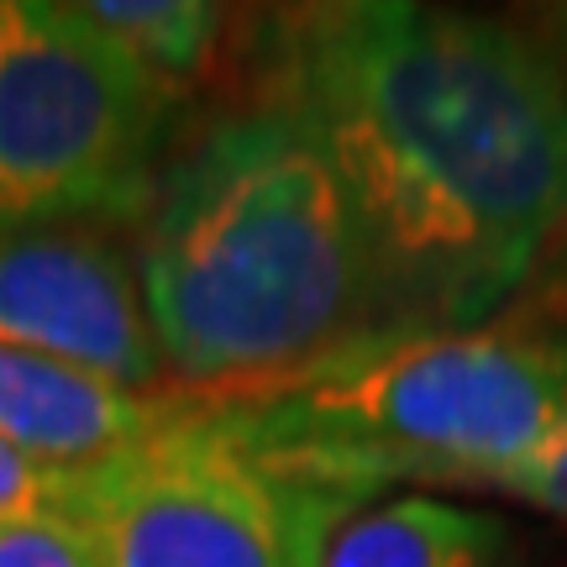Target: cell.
<instances>
[{
	"label": "cell",
	"instance_id": "cell-4",
	"mask_svg": "<svg viewBox=\"0 0 567 567\" xmlns=\"http://www.w3.org/2000/svg\"><path fill=\"white\" fill-rule=\"evenodd\" d=\"M179 101L80 0H11L0 48V226L137 221Z\"/></svg>",
	"mask_w": 567,
	"mask_h": 567
},
{
	"label": "cell",
	"instance_id": "cell-6",
	"mask_svg": "<svg viewBox=\"0 0 567 567\" xmlns=\"http://www.w3.org/2000/svg\"><path fill=\"white\" fill-rule=\"evenodd\" d=\"M0 347L38 352L132 394H174L116 226H0Z\"/></svg>",
	"mask_w": 567,
	"mask_h": 567
},
{
	"label": "cell",
	"instance_id": "cell-9",
	"mask_svg": "<svg viewBox=\"0 0 567 567\" xmlns=\"http://www.w3.org/2000/svg\"><path fill=\"white\" fill-rule=\"evenodd\" d=\"M84 17L179 95L221 63L231 38V11L200 0H84Z\"/></svg>",
	"mask_w": 567,
	"mask_h": 567
},
{
	"label": "cell",
	"instance_id": "cell-11",
	"mask_svg": "<svg viewBox=\"0 0 567 567\" xmlns=\"http://www.w3.org/2000/svg\"><path fill=\"white\" fill-rule=\"evenodd\" d=\"M0 567H95V551L69 515H6Z\"/></svg>",
	"mask_w": 567,
	"mask_h": 567
},
{
	"label": "cell",
	"instance_id": "cell-3",
	"mask_svg": "<svg viewBox=\"0 0 567 567\" xmlns=\"http://www.w3.org/2000/svg\"><path fill=\"white\" fill-rule=\"evenodd\" d=\"M567 405V337L467 326L389 337L300 384L200 405L258 467L342 494L478 488Z\"/></svg>",
	"mask_w": 567,
	"mask_h": 567
},
{
	"label": "cell",
	"instance_id": "cell-2",
	"mask_svg": "<svg viewBox=\"0 0 567 567\" xmlns=\"http://www.w3.org/2000/svg\"><path fill=\"white\" fill-rule=\"evenodd\" d=\"M132 226L163 373L195 410L389 342L342 184L300 116L264 90L163 158Z\"/></svg>",
	"mask_w": 567,
	"mask_h": 567
},
{
	"label": "cell",
	"instance_id": "cell-5",
	"mask_svg": "<svg viewBox=\"0 0 567 567\" xmlns=\"http://www.w3.org/2000/svg\"><path fill=\"white\" fill-rule=\"evenodd\" d=\"M363 494L295 484L184 410L74 478L69 520L95 567H321L331 526Z\"/></svg>",
	"mask_w": 567,
	"mask_h": 567
},
{
	"label": "cell",
	"instance_id": "cell-8",
	"mask_svg": "<svg viewBox=\"0 0 567 567\" xmlns=\"http://www.w3.org/2000/svg\"><path fill=\"white\" fill-rule=\"evenodd\" d=\"M321 567H520L505 520L442 494H379L331 526Z\"/></svg>",
	"mask_w": 567,
	"mask_h": 567
},
{
	"label": "cell",
	"instance_id": "cell-7",
	"mask_svg": "<svg viewBox=\"0 0 567 567\" xmlns=\"http://www.w3.org/2000/svg\"><path fill=\"white\" fill-rule=\"evenodd\" d=\"M189 400L132 394L69 363L0 347V436L42 463L84 467L179 421Z\"/></svg>",
	"mask_w": 567,
	"mask_h": 567
},
{
	"label": "cell",
	"instance_id": "cell-10",
	"mask_svg": "<svg viewBox=\"0 0 567 567\" xmlns=\"http://www.w3.org/2000/svg\"><path fill=\"white\" fill-rule=\"evenodd\" d=\"M478 488L505 494V499H515V505H526V509H542L551 520H567V405L557 410V421L515 463L494 467Z\"/></svg>",
	"mask_w": 567,
	"mask_h": 567
},
{
	"label": "cell",
	"instance_id": "cell-12",
	"mask_svg": "<svg viewBox=\"0 0 567 567\" xmlns=\"http://www.w3.org/2000/svg\"><path fill=\"white\" fill-rule=\"evenodd\" d=\"M80 467L42 463L0 436V520L6 515H69Z\"/></svg>",
	"mask_w": 567,
	"mask_h": 567
},
{
	"label": "cell",
	"instance_id": "cell-13",
	"mask_svg": "<svg viewBox=\"0 0 567 567\" xmlns=\"http://www.w3.org/2000/svg\"><path fill=\"white\" fill-rule=\"evenodd\" d=\"M6 21H11V0H0V48H6Z\"/></svg>",
	"mask_w": 567,
	"mask_h": 567
},
{
	"label": "cell",
	"instance_id": "cell-1",
	"mask_svg": "<svg viewBox=\"0 0 567 567\" xmlns=\"http://www.w3.org/2000/svg\"><path fill=\"white\" fill-rule=\"evenodd\" d=\"M258 90L316 137L389 337L494 326L567 247V74L505 17L337 0L264 27Z\"/></svg>",
	"mask_w": 567,
	"mask_h": 567
}]
</instances>
